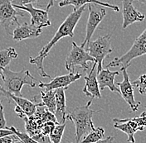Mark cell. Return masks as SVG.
Listing matches in <instances>:
<instances>
[{
	"mask_svg": "<svg viewBox=\"0 0 146 143\" xmlns=\"http://www.w3.org/2000/svg\"><path fill=\"white\" fill-rule=\"evenodd\" d=\"M89 62H95V59L91 57L84 47L79 46L75 42H72V48L69 52L66 61L65 67L69 73L74 72V69L76 66L82 67L84 71L89 69Z\"/></svg>",
	"mask_w": 146,
	"mask_h": 143,
	"instance_id": "6",
	"label": "cell"
},
{
	"mask_svg": "<svg viewBox=\"0 0 146 143\" xmlns=\"http://www.w3.org/2000/svg\"><path fill=\"white\" fill-rule=\"evenodd\" d=\"M86 5L82 6V8H80L77 10H73L72 13H70L68 15V17L66 18L65 21L61 24V26L59 27L58 30L56 31V32L55 33L53 37L52 38V40L45 46H43V48L39 52L38 55L36 57H31L29 59L30 64L35 65L36 66L38 74H40L41 77H43V78H50L51 77L44 71L43 61H44L46 57L48 55L49 52L51 51L52 48L54 47L56 44L61 39H62L64 37H66V36H69V37L74 36L75 27H76L79 20L82 18L83 12L86 10Z\"/></svg>",
	"mask_w": 146,
	"mask_h": 143,
	"instance_id": "1",
	"label": "cell"
},
{
	"mask_svg": "<svg viewBox=\"0 0 146 143\" xmlns=\"http://www.w3.org/2000/svg\"><path fill=\"white\" fill-rule=\"evenodd\" d=\"M66 89L61 88L55 90V98H56V113L55 116L56 117L59 124H63L66 119V94L65 90Z\"/></svg>",
	"mask_w": 146,
	"mask_h": 143,
	"instance_id": "18",
	"label": "cell"
},
{
	"mask_svg": "<svg viewBox=\"0 0 146 143\" xmlns=\"http://www.w3.org/2000/svg\"><path fill=\"white\" fill-rule=\"evenodd\" d=\"M19 141L16 135H12V136H7L0 138V143H13Z\"/></svg>",
	"mask_w": 146,
	"mask_h": 143,
	"instance_id": "29",
	"label": "cell"
},
{
	"mask_svg": "<svg viewBox=\"0 0 146 143\" xmlns=\"http://www.w3.org/2000/svg\"><path fill=\"white\" fill-rule=\"evenodd\" d=\"M114 141H115V137L112 136H107L106 138L102 139V140L99 141L98 142L96 143H113Z\"/></svg>",
	"mask_w": 146,
	"mask_h": 143,
	"instance_id": "31",
	"label": "cell"
},
{
	"mask_svg": "<svg viewBox=\"0 0 146 143\" xmlns=\"http://www.w3.org/2000/svg\"><path fill=\"white\" fill-rule=\"evenodd\" d=\"M0 78L3 82L4 90L18 97H23L22 94L23 86L27 84L30 87H35L37 80L35 79L27 70L14 72L9 66L3 69L0 73Z\"/></svg>",
	"mask_w": 146,
	"mask_h": 143,
	"instance_id": "3",
	"label": "cell"
},
{
	"mask_svg": "<svg viewBox=\"0 0 146 143\" xmlns=\"http://www.w3.org/2000/svg\"><path fill=\"white\" fill-rule=\"evenodd\" d=\"M18 55L13 47H8L0 51V73L3 69L9 66L12 60L17 59Z\"/></svg>",
	"mask_w": 146,
	"mask_h": 143,
	"instance_id": "21",
	"label": "cell"
},
{
	"mask_svg": "<svg viewBox=\"0 0 146 143\" xmlns=\"http://www.w3.org/2000/svg\"><path fill=\"white\" fill-rule=\"evenodd\" d=\"M132 119L136 122L138 123V125L143 130H145L146 128V114H143L141 113L140 115L139 116L135 117H132Z\"/></svg>",
	"mask_w": 146,
	"mask_h": 143,
	"instance_id": "26",
	"label": "cell"
},
{
	"mask_svg": "<svg viewBox=\"0 0 146 143\" xmlns=\"http://www.w3.org/2000/svg\"><path fill=\"white\" fill-rule=\"evenodd\" d=\"M123 9H122V17H123V29L127 28L129 26L134 24L135 22H142L145 20V15L139 13L133 6L131 0H121Z\"/></svg>",
	"mask_w": 146,
	"mask_h": 143,
	"instance_id": "14",
	"label": "cell"
},
{
	"mask_svg": "<svg viewBox=\"0 0 146 143\" xmlns=\"http://www.w3.org/2000/svg\"><path fill=\"white\" fill-rule=\"evenodd\" d=\"M90 3L97 4V5H100L102 7L104 6V7L113 9L115 12L119 11V8L118 6L110 4L108 3H104V2H101L100 0H62L58 4H59L60 8L66 7V6H72L74 10H77L80 8H82V6H85L86 4H90Z\"/></svg>",
	"mask_w": 146,
	"mask_h": 143,
	"instance_id": "19",
	"label": "cell"
},
{
	"mask_svg": "<svg viewBox=\"0 0 146 143\" xmlns=\"http://www.w3.org/2000/svg\"><path fill=\"white\" fill-rule=\"evenodd\" d=\"M42 32V29L35 27L34 26L23 22L18 24L13 31V40L19 42L26 39H33L39 36Z\"/></svg>",
	"mask_w": 146,
	"mask_h": 143,
	"instance_id": "16",
	"label": "cell"
},
{
	"mask_svg": "<svg viewBox=\"0 0 146 143\" xmlns=\"http://www.w3.org/2000/svg\"><path fill=\"white\" fill-rule=\"evenodd\" d=\"M92 100H90L85 106L76 107L68 114L66 118L70 119L75 124L76 132L75 140L76 143H81L82 138L95 129V126L92 121V117L99 111H95L90 108Z\"/></svg>",
	"mask_w": 146,
	"mask_h": 143,
	"instance_id": "2",
	"label": "cell"
},
{
	"mask_svg": "<svg viewBox=\"0 0 146 143\" xmlns=\"http://www.w3.org/2000/svg\"><path fill=\"white\" fill-rule=\"evenodd\" d=\"M145 111H144V112H143V113H143V114H146V106L145 107Z\"/></svg>",
	"mask_w": 146,
	"mask_h": 143,
	"instance_id": "34",
	"label": "cell"
},
{
	"mask_svg": "<svg viewBox=\"0 0 146 143\" xmlns=\"http://www.w3.org/2000/svg\"><path fill=\"white\" fill-rule=\"evenodd\" d=\"M12 135H13V132L11 130L8 129L7 127L6 129H0V138L7 136H12Z\"/></svg>",
	"mask_w": 146,
	"mask_h": 143,
	"instance_id": "30",
	"label": "cell"
},
{
	"mask_svg": "<svg viewBox=\"0 0 146 143\" xmlns=\"http://www.w3.org/2000/svg\"><path fill=\"white\" fill-rule=\"evenodd\" d=\"M82 77V74L80 73H68L67 74H64L61 76H56L53 78L48 83L39 82V87L44 89V91H51L57 89H67L68 86L72 84L73 82L78 80Z\"/></svg>",
	"mask_w": 146,
	"mask_h": 143,
	"instance_id": "12",
	"label": "cell"
},
{
	"mask_svg": "<svg viewBox=\"0 0 146 143\" xmlns=\"http://www.w3.org/2000/svg\"><path fill=\"white\" fill-rule=\"evenodd\" d=\"M134 87H136L139 94H146V74L140 75L136 80L131 82Z\"/></svg>",
	"mask_w": 146,
	"mask_h": 143,
	"instance_id": "25",
	"label": "cell"
},
{
	"mask_svg": "<svg viewBox=\"0 0 146 143\" xmlns=\"http://www.w3.org/2000/svg\"><path fill=\"white\" fill-rule=\"evenodd\" d=\"M56 1V0H49V2H48V3H47V5L46 6V11H49L50 10V9L54 5V2Z\"/></svg>",
	"mask_w": 146,
	"mask_h": 143,
	"instance_id": "32",
	"label": "cell"
},
{
	"mask_svg": "<svg viewBox=\"0 0 146 143\" xmlns=\"http://www.w3.org/2000/svg\"><path fill=\"white\" fill-rule=\"evenodd\" d=\"M44 107L52 113H56V98H55V90L51 91H42L41 92V103H36Z\"/></svg>",
	"mask_w": 146,
	"mask_h": 143,
	"instance_id": "20",
	"label": "cell"
},
{
	"mask_svg": "<svg viewBox=\"0 0 146 143\" xmlns=\"http://www.w3.org/2000/svg\"><path fill=\"white\" fill-rule=\"evenodd\" d=\"M7 128L11 130L13 132V134L17 136V137L19 139L21 143H40L35 141L33 138H32L27 132H22L18 131V129L15 128L14 127H7Z\"/></svg>",
	"mask_w": 146,
	"mask_h": 143,
	"instance_id": "24",
	"label": "cell"
},
{
	"mask_svg": "<svg viewBox=\"0 0 146 143\" xmlns=\"http://www.w3.org/2000/svg\"><path fill=\"white\" fill-rule=\"evenodd\" d=\"M15 9L21 11H26L31 15V25L35 27L42 29L51 25V21L48 18V12L46 10L36 9L33 4H27L25 6L13 5Z\"/></svg>",
	"mask_w": 146,
	"mask_h": 143,
	"instance_id": "11",
	"label": "cell"
},
{
	"mask_svg": "<svg viewBox=\"0 0 146 143\" xmlns=\"http://www.w3.org/2000/svg\"><path fill=\"white\" fill-rule=\"evenodd\" d=\"M113 122H114V127L115 129L119 130L127 135V142L129 143L135 142V134L137 132L144 131L132 118H126V119L115 118L113 119Z\"/></svg>",
	"mask_w": 146,
	"mask_h": 143,
	"instance_id": "15",
	"label": "cell"
},
{
	"mask_svg": "<svg viewBox=\"0 0 146 143\" xmlns=\"http://www.w3.org/2000/svg\"><path fill=\"white\" fill-rule=\"evenodd\" d=\"M119 74V71H110L109 69L102 70L97 73V81L100 90L102 91L106 88H108L111 92L119 94V90L115 84V79Z\"/></svg>",
	"mask_w": 146,
	"mask_h": 143,
	"instance_id": "17",
	"label": "cell"
},
{
	"mask_svg": "<svg viewBox=\"0 0 146 143\" xmlns=\"http://www.w3.org/2000/svg\"><path fill=\"white\" fill-rule=\"evenodd\" d=\"M6 119L4 115V109L0 99V129H6Z\"/></svg>",
	"mask_w": 146,
	"mask_h": 143,
	"instance_id": "28",
	"label": "cell"
},
{
	"mask_svg": "<svg viewBox=\"0 0 146 143\" xmlns=\"http://www.w3.org/2000/svg\"><path fill=\"white\" fill-rule=\"evenodd\" d=\"M105 135V129L101 127H98L90 132L86 136H84L81 143H96L102 140Z\"/></svg>",
	"mask_w": 146,
	"mask_h": 143,
	"instance_id": "22",
	"label": "cell"
},
{
	"mask_svg": "<svg viewBox=\"0 0 146 143\" xmlns=\"http://www.w3.org/2000/svg\"><path fill=\"white\" fill-rule=\"evenodd\" d=\"M97 64L93 63L92 68L89 74L84 77L86 84L83 88V93L87 96L92 98H101V94L97 81Z\"/></svg>",
	"mask_w": 146,
	"mask_h": 143,
	"instance_id": "13",
	"label": "cell"
},
{
	"mask_svg": "<svg viewBox=\"0 0 146 143\" xmlns=\"http://www.w3.org/2000/svg\"><path fill=\"white\" fill-rule=\"evenodd\" d=\"M135 0H131V2H134ZM137 1H139V3H144V4H145L146 5V0H137Z\"/></svg>",
	"mask_w": 146,
	"mask_h": 143,
	"instance_id": "33",
	"label": "cell"
},
{
	"mask_svg": "<svg viewBox=\"0 0 146 143\" xmlns=\"http://www.w3.org/2000/svg\"><path fill=\"white\" fill-rule=\"evenodd\" d=\"M13 5L17 6H25L27 4H34L36 3L39 0H11Z\"/></svg>",
	"mask_w": 146,
	"mask_h": 143,
	"instance_id": "27",
	"label": "cell"
},
{
	"mask_svg": "<svg viewBox=\"0 0 146 143\" xmlns=\"http://www.w3.org/2000/svg\"><path fill=\"white\" fill-rule=\"evenodd\" d=\"M126 70H127V68H121L122 74H123V80L121 82H117L115 84H117L119 86V94L125 99L126 103H128L131 111L136 112L139 107L140 106L141 103L135 99L134 86L129 80V74Z\"/></svg>",
	"mask_w": 146,
	"mask_h": 143,
	"instance_id": "9",
	"label": "cell"
},
{
	"mask_svg": "<svg viewBox=\"0 0 146 143\" xmlns=\"http://www.w3.org/2000/svg\"><path fill=\"white\" fill-rule=\"evenodd\" d=\"M18 16L24 17L23 11L15 9L11 0H0V24L8 34H13V31L18 26Z\"/></svg>",
	"mask_w": 146,
	"mask_h": 143,
	"instance_id": "7",
	"label": "cell"
},
{
	"mask_svg": "<svg viewBox=\"0 0 146 143\" xmlns=\"http://www.w3.org/2000/svg\"><path fill=\"white\" fill-rule=\"evenodd\" d=\"M89 9V16L86 23V36L82 44V47H84L91 41V37L93 36L95 31L99 26L101 21L106 15V11L102 6L90 3L88 4Z\"/></svg>",
	"mask_w": 146,
	"mask_h": 143,
	"instance_id": "8",
	"label": "cell"
},
{
	"mask_svg": "<svg viewBox=\"0 0 146 143\" xmlns=\"http://www.w3.org/2000/svg\"><path fill=\"white\" fill-rule=\"evenodd\" d=\"M146 55V28L145 31L137 37L131 48L123 55L115 58L106 65V69L110 67L128 68L130 65V62L139 56Z\"/></svg>",
	"mask_w": 146,
	"mask_h": 143,
	"instance_id": "4",
	"label": "cell"
},
{
	"mask_svg": "<svg viewBox=\"0 0 146 143\" xmlns=\"http://www.w3.org/2000/svg\"><path fill=\"white\" fill-rule=\"evenodd\" d=\"M86 51L95 59V62L97 64V73H99L103 70L102 65L105 58L113 51L110 36H100L95 41H90L86 44Z\"/></svg>",
	"mask_w": 146,
	"mask_h": 143,
	"instance_id": "5",
	"label": "cell"
},
{
	"mask_svg": "<svg viewBox=\"0 0 146 143\" xmlns=\"http://www.w3.org/2000/svg\"><path fill=\"white\" fill-rule=\"evenodd\" d=\"M66 125V124L65 123L63 124H56L55 126L54 129L52 130V132L49 136L51 143H61Z\"/></svg>",
	"mask_w": 146,
	"mask_h": 143,
	"instance_id": "23",
	"label": "cell"
},
{
	"mask_svg": "<svg viewBox=\"0 0 146 143\" xmlns=\"http://www.w3.org/2000/svg\"><path fill=\"white\" fill-rule=\"evenodd\" d=\"M0 90L3 93V94L7 98L12 99L16 103V107L14 108L15 113L18 114L19 117L24 118L25 117L33 116L36 110V103L34 101H30L23 97H18L9 93L0 85Z\"/></svg>",
	"mask_w": 146,
	"mask_h": 143,
	"instance_id": "10",
	"label": "cell"
}]
</instances>
